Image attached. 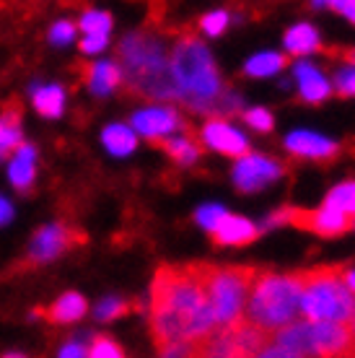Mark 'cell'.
<instances>
[{"instance_id":"cell-1","label":"cell","mask_w":355,"mask_h":358,"mask_svg":"<svg viewBox=\"0 0 355 358\" xmlns=\"http://www.w3.org/2000/svg\"><path fill=\"white\" fill-rule=\"evenodd\" d=\"M215 330L213 304L192 265H164L151 283V338L161 356H192Z\"/></svg>"},{"instance_id":"cell-2","label":"cell","mask_w":355,"mask_h":358,"mask_svg":"<svg viewBox=\"0 0 355 358\" xmlns=\"http://www.w3.org/2000/svg\"><path fill=\"white\" fill-rule=\"evenodd\" d=\"M169 68L177 99L189 109L205 115H229L231 109H239L236 99L223 94L213 57L195 34H179L169 52Z\"/></svg>"},{"instance_id":"cell-3","label":"cell","mask_w":355,"mask_h":358,"mask_svg":"<svg viewBox=\"0 0 355 358\" xmlns=\"http://www.w3.org/2000/svg\"><path fill=\"white\" fill-rule=\"evenodd\" d=\"M122 83L127 91L145 99H177V86L171 78L169 52L164 39L153 31H135L124 36L117 47Z\"/></svg>"},{"instance_id":"cell-4","label":"cell","mask_w":355,"mask_h":358,"mask_svg":"<svg viewBox=\"0 0 355 358\" xmlns=\"http://www.w3.org/2000/svg\"><path fill=\"white\" fill-rule=\"evenodd\" d=\"M301 294H303V278L298 273L277 275L257 270L252 291H249L244 317L249 322L259 324L262 330L273 332L283 324L294 322L301 314Z\"/></svg>"},{"instance_id":"cell-5","label":"cell","mask_w":355,"mask_h":358,"mask_svg":"<svg viewBox=\"0 0 355 358\" xmlns=\"http://www.w3.org/2000/svg\"><path fill=\"white\" fill-rule=\"evenodd\" d=\"M303 320H332L350 322L355 314V291L345 283V265H321V268L301 270Z\"/></svg>"},{"instance_id":"cell-6","label":"cell","mask_w":355,"mask_h":358,"mask_svg":"<svg viewBox=\"0 0 355 358\" xmlns=\"http://www.w3.org/2000/svg\"><path fill=\"white\" fill-rule=\"evenodd\" d=\"M195 273L203 280L208 299L213 304L215 327L236 322L244 317V306H247L249 291L257 275V268H244V265H210V262H192Z\"/></svg>"},{"instance_id":"cell-7","label":"cell","mask_w":355,"mask_h":358,"mask_svg":"<svg viewBox=\"0 0 355 358\" xmlns=\"http://www.w3.org/2000/svg\"><path fill=\"white\" fill-rule=\"evenodd\" d=\"M270 224H291L296 229L317 234V236H340V234L355 229V213H345V210L332 206H324L319 210L283 208V210L270 215Z\"/></svg>"},{"instance_id":"cell-8","label":"cell","mask_w":355,"mask_h":358,"mask_svg":"<svg viewBox=\"0 0 355 358\" xmlns=\"http://www.w3.org/2000/svg\"><path fill=\"white\" fill-rule=\"evenodd\" d=\"M86 242V234L75 229V226L68 224H50L42 226L39 231L31 236V244H29V252L24 257V268H31V265H45V262L55 260L65 255L68 250L78 247V244Z\"/></svg>"},{"instance_id":"cell-9","label":"cell","mask_w":355,"mask_h":358,"mask_svg":"<svg viewBox=\"0 0 355 358\" xmlns=\"http://www.w3.org/2000/svg\"><path fill=\"white\" fill-rule=\"evenodd\" d=\"M309 330L314 356H355V341L347 322L317 320V322H309Z\"/></svg>"},{"instance_id":"cell-10","label":"cell","mask_w":355,"mask_h":358,"mask_svg":"<svg viewBox=\"0 0 355 358\" xmlns=\"http://www.w3.org/2000/svg\"><path fill=\"white\" fill-rule=\"evenodd\" d=\"M280 174H283V166H277L273 159L247 153V156H241L236 169H233V182L241 192H257L265 185L280 179Z\"/></svg>"},{"instance_id":"cell-11","label":"cell","mask_w":355,"mask_h":358,"mask_svg":"<svg viewBox=\"0 0 355 358\" xmlns=\"http://www.w3.org/2000/svg\"><path fill=\"white\" fill-rule=\"evenodd\" d=\"M203 141L213 151L218 153H226V156H231V159H241V156H247L249 153V143L247 138L239 133V130H233L229 122H223L218 117H210L203 127Z\"/></svg>"},{"instance_id":"cell-12","label":"cell","mask_w":355,"mask_h":358,"mask_svg":"<svg viewBox=\"0 0 355 358\" xmlns=\"http://www.w3.org/2000/svg\"><path fill=\"white\" fill-rule=\"evenodd\" d=\"M133 127L140 135H145L148 141L151 138H159V135H169L174 130L182 127V120L174 109L169 107H153V109H143L133 117Z\"/></svg>"},{"instance_id":"cell-13","label":"cell","mask_w":355,"mask_h":358,"mask_svg":"<svg viewBox=\"0 0 355 358\" xmlns=\"http://www.w3.org/2000/svg\"><path fill=\"white\" fill-rule=\"evenodd\" d=\"M21 117L24 107L18 99H10L0 109V159H10L13 151L24 143L21 138Z\"/></svg>"},{"instance_id":"cell-14","label":"cell","mask_w":355,"mask_h":358,"mask_svg":"<svg viewBox=\"0 0 355 358\" xmlns=\"http://www.w3.org/2000/svg\"><path fill=\"white\" fill-rule=\"evenodd\" d=\"M215 244H249L259 236V229L247 218L223 213V218L210 229Z\"/></svg>"},{"instance_id":"cell-15","label":"cell","mask_w":355,"mask_h":358,"mask_svg":"<svg viewBox=\"0 0 355 358\" xmlns=\"http://www.w3.org/2000/svg\"><path fill=\"white\" fill-rule=\"evenodd\" d=\"M80 76H83V83L89 86L94 94L99 96H107L122 83V71L117 63H91L80 68Z\"/></svg>"},{"instance_id":"cell-16","label":"cell","mask_w":355,"mask_h":358,"mask_svg":"<svg viewBox=\"0 0 355 358\" xmlns=\"http://www.w3.org/2000/svg\"><path fill=\"white\" fill-rule=\"evenodd\" d=\"M10 185L18 192H29L36 179V148L29 143H21L10 156Z\"/></svg>"},{"instance_id":"cell-17","label":"cell","mask_w":355,"mask_h":358,"mask_svg":"<svg viewBox=\"0 0 355 358\" xmlns=\"http://www.w3.org/2000/svg\"><path fill=\"white\" fill-rule=\"evenodd\" d=\"M86 312H89V301H86L80 294H75V291H68V294H62L50 309H45V312H34V314L36 317L42 314V317L50 320L52 324H71V322H78Z\"/></svg>"},{"instance_id":"cell-18","label":"cell","mask_w":355,"mask_h":358,"mask_svg":"<svg viewBox=\"0 0 355 358\" xmlns=\"http://www.w3.org/2000/svg\"><path fill=\"white\" fill-rule=\"evenodd\" d=\"M285 145H288L291 153L306 156V159H329V156H335L340 151L338 143H332V141L314 133H294L285 141Z\"/></svg>"},{"instance_id":"cell-19","label":"cell","mask_w":355,"mask_h":358,"mask_svg":"<svg viewBox=\"0 0 355 358\" xmlns=\"http://www.w3.org/2000/svg\"><path fill=\"white\" fill-rule=\"evenodd\" d=\"M151 143L159 145L161 151L166 153L169 159H174L177 164H192L195 159H200V153H203V143L195 141L192 135H182V138L159 135V138H151Z\"/></svg>"},{"instance_id":"cell-20","label":"cell","mask_w":355,"mask_h":358,"mask_svg":"<svg viewBox=\"0 0 355 358\" xmlns=\"http://www.w3.org/2000/svg\"><path fill=\"white\" fill-rule=\"evenodd\" d=\"M296 78H298V86H301V96L306 101H321V99L329 96V83L324 81V76H321L314 65H298L296 68Z\"/></svg>"},{"instance_id":"cell-21","label":"cell","mask_w":355,"mask_h":358,"mask_svg":"<svg viewBox=\"0 0 355 358\" xmlns=\"http://www.w3.org/2000/svg\"><path fill=\"white\" fill-rule=\"evenodd\" d=\"M319 34L317 29L309 24H298L285 34V50L291 55H309L314 50H319Z\"/></svg>"},{"instance_id":"cell-22","label":"cell","mask_w":355,"mask_h":358,"mask_svg":"<svg viewBox=\"0 0 355 358\" xmlns=\"http://www.w3.org/2000/svg\"><path fill=\"white\" fill-rule=\"evenodd\" d=\"M34 109L42 117H60L65 109V91L60 86L34 89Z\"/></svg>"},{"instance_id":"cell-23","label":"cell","mask_w":355,"mask_h":358,"mask_svg":"<svg viewBox=\"0 0 355 358\" xmlns=\"http://www.w3.org/2000/svg\"><path fill=\"white\" fill-rule=\"evenodd\" d=\"M101 141L107 145L109 153H115V156H127V153L135 151V145H138V138L130 127L124 125H109L101 135Z\"/></svg>"},{"instance_id":"cell-24","label":"cell","mask_w":355,"mask_h":358,"mask_svg":"<svg viewBox=\"0 0 355 358\" xmlns=\"http://www.w3.org/2000/svg\"><path fill=\"white\" fill-rule=\"evenodd\" d=\"M285 65H288V57H285V55L262 52V55H254L252 60H247L244 71H247L249 76H254V78H262V76H275L277 71H283Z\"/></svg>"},{"instance_id":"cell-25","label":"cell","mask_w":355,"mask_h":358,"mask_svg":"<svg viewBox=\"0 0 355 358\" xmlns=\"http://www.w3.org/2000/svg\"><path fill=\"white\" fill-rule=\"evenodd\" d=\"M86 356H94V358H119L124 356L122 345L117 341H112L109 335H94L86 345Z\"/></svg>"},{"instance_id":"cell-26","label":"cell","mask_w":355,"mask_h":358,"mask_svg":"<svg viewBox=\"0 0 355 358\" xmlns=\"http://www.w3.org/2000/svg\"><path fill=\"white\" fill-rule=\"evenodd\" d=\"M324 206L340 208V210H345V213H355V182L338 185L335 189H329Z\"/></svg>"},{"instance_id":"cell-27","label":"cell","mask_w":355,"mask_h":358,"mask_svg":"<svg viewBox=\"0 0 355 358\" xmlns=\"http://www.w3.org/2000/svg\"><path fill=\"white\" fill-rule=\"evenodd\" d=\"M86 34H109V29H112V16H109L107 10H89L86 16L80 18L78 24Z\"/></svg>"},{"instance_id":"cell-28","label":"cell","mask_w":355,"mask_h":358,"mask_svg":"<svg viewBox=\"0 0 355 358\" xmlns=\"http://www.w3.org/2000/svg\"><path fill=\"white\" fill-rule=\"evenodd\" d=\"M133 306L127 304L124 299H104L96 309V320L99 322H112V320H119L124 314H130Z\"/></svg>"},{"instance_id":"cell-29","label":"cell","mask_w":355,"mask_h":358,"mask_svg":"<svg viewBox=\"0 0 355 358\" xmlns=\"http://www.w3.org/2000/svg\"><path fill=\"white\" fill-rule=\"evenodd\" d=\"M244 120H247L249 127H254V130H259V133H270L273 125H275V122H273V115L262 107L247 109V112H244Z\"/></svg>"},{"instance_id":"cell-30","label":"cell","mask_w":355,"mask_h":358,"mask_svg":"<svg viewBox=\"0 0 355 358\" xmlns=\"http://www.w3.org/2000/svg\"><path fill=\"white\" fill-rule=\"evenodd\" d=\"M226 27H229V13H226V10L208 13V16L200 21V29H203L205 34H210V36L223 34V29H226Z\"/></svg>"},{"instance_id":"cell-31","label":"cell","mask_w":355,"mask_h":358,"mask_svg":"<svg viewBox=\"0 0 355 358\" xmlns=\"http://www.w3.org/2000/svg\"><path fill=\"white\" fill-rule=\"evenodd\" d=\"M75 31H78V27L73 21H60V24H55L50 29V42L52 45H68V42H73Z\"/></svg>"},{"instance_id":"cell-32","label":"cell","mask_w":355,"mask_h":358,"mask_svg":"<svg viewBox=\"0 0 355 358\" xmlns=\"http://www.w3.org/2000/svg\"><path fill=\"white\" fill-rule=\"evenodd\" d=\"M223 213H226V210H223L221 206H203L200 210H197V221L210 231V229L223 218Z\"/></svg>"},{"instance_id":"cell-33","label":"cell","mask_w":355,"mask_h":358,"mask_svg":"<svg viewBox=\"0 0 355 358\" xmlns=\"http://www.w3.org/2000/svg\"><path fill=\"white\" fill-rule=\"evenodd\" d=\"M107 42H109V34H86L83 36V42H80V52L96 55L107 47Z\"/></svg>"},{"instance_id":"cell-34","label":"cell","mask_w":355,"mask_h":358,"mask_svg":"<svg viewBox=\"0 0 355 358\" xmlns=\"http://www.w3.org/2000/svg\"><path fill=\"white\" fill-rule=\"evenodd\" d=\"M335 86H338L340 96H355V65L350 68V71L340 73L338 81H335Z\"/></svg>"},{"instance_id":"cell-35","label":"cell","mask_w":355,"mask_h":358,"mask_svg":"<svg viewBox=\"0 0 355 358\" xmlns=\"http://www.w3.org/2000/svg\"><path fill=\"white\" fill-rule=\"evenodd\" d=\"M60 356H86V345L83 343H68L65 348H60Z\"/></svg>"},{"instance_id":"cell-36","label":"cell","mask_w":355,"mask_h":358,"mask_svg":"<svg viewBox=\"0 0 355 358\" xmlns=\"http://www.w3.org/2000/svg\"><path fill=\"white\" fill-rule=\"evenodd\" d=\"M13 218V206H10L6 197H0V226H6Z\"/></svg>"},{"instance_id":"cell-37","label":"cell","mask_w":355,"mask_h":358,"mask_svg":"<svg viewBox=\"0 0 355 358\" xmlns=\"http://www.w3.org/2000/svg\"><path fill=\"white\" fill-rule=\"evenodd\" d=\"M340 13H345V16L355 24V0H342V6H340Z\"/></svg>"},{"instance_id":"cell-38","label":"cell","mask_w":355,"mask_h":358,"mask_svg":"<svg viewBox=\"0 0 355 358\" xmlns=\"http://www.w3.org/2000/svg\"><path fill=\"white\" fill-rule=\"evenodd\" d=\"M317 6H329V8L340 10V6H342V0H314Z\"/></svg>"},{"instance_id":"cell-39","label":"cell","mask_w":355,"mask_h":358,"mask_svg":"<svg viewBox=\"0 0 355 358\" xmlns=\"http://www.w3.org/2000/svg\"><path fill=\"white\" fill-rule=\"evenodd\" d=\"M345 283L350 288L355 291V270H350V268H345Z\"/></svg>"},{"instance_id":"cell-40","label":"cell","mask_w":355,"mask_h":358,"mask_svg":"<svg viewBox=\"0 0 355 358\" xmlns=\"http://www.w3.org/2000/svg\"><path fill=\"white\" fill-rule=\"evenodd\" d=\"M345 60H347V63H350V65H355V47H353V50H347V52H345Z\"/></svg>"},{"instance_id":"cell-41","label":"cell","mask_w":355,"mask_h":358,"mask_svg":"<svg viewBox=\"0 0 355 358\" xmlns=\"http://www.w3.org/2000/svg\"><path fill=\"white\" fill-rule=\"evenodd\" d=\"M347 324H350V332H353V341H355V314H353V320H350Z\"/></svg>"}]
</instances>
